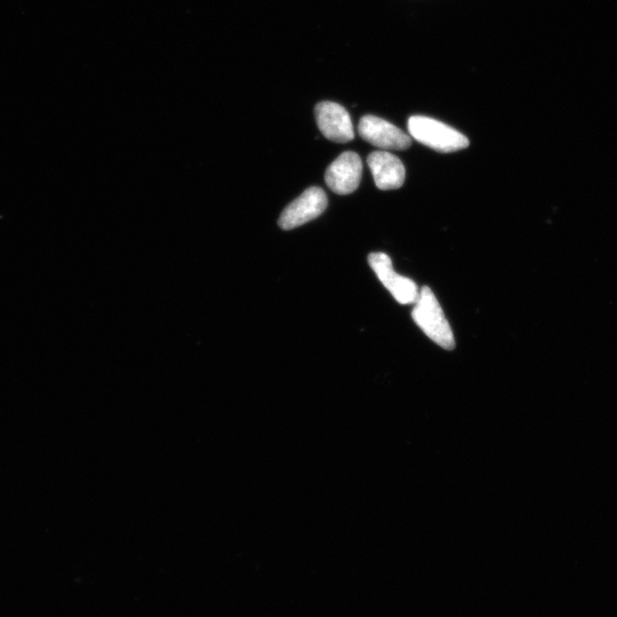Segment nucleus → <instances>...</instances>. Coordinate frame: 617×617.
<instances>
[{
	"label": "nucleus",
	"instance_id": "f257e3e1",
	"mask_svg": "<svg viewBox=\"0 0 617 617\" xmlns=\"http://www.w3.org/2000/svg\"><path fill=\"white\" fill-rule=\"evenodd\" d=\"M412 317L415 324L439 347L445 350L455 348L451 325L448 323L444 311L430 287L423 286L421 288L419 300L416 301L412 311Z\"/></svg>",
	"mask_w": 617,
	"mask_h": 617
},
{
	"label": "nucleus",
	"instance_id": "f03ea898",
	"mask_svg": "<svg viewBox=\"0 0 617 617\" xmlns=\"http://www.w3.org/2000/svg\"><path fill=\"white\" fill-rule=\"evenodd\" d=\"M408 132L413 139L442 154L460 151L469 147L466 135L454 130L439 120L424 116L408 119Z\"/></svg>",
	"mask_w": 617,
	"mask_h": 617
},
{
	"label": "nucleus",
	"instance_id": "7ed1b4c3",
	"mask_svg": "<svg viewBox=\"0 0 617 617\" xmlns=\"http://www.w3.org/2000/svg\"><path fill=\"white\" fill-rule=\"evenodd\" d=\"M368 263H370L380 282L398 303L415 304L419 300L420 290L418 285L412 279L398 275L387 254L371 253L368 255Z\"/></svg>",
	"mask_w": 617,
	"mask_h": 617
},
{
	"label": "nucleus",
	"instance_id": "20e7f679",
	"mask_svg": "<svg viewBox=\"0 0 617 617\" xmlns=\"http://www.w3.org/2000/svg\"><path fill=\"white\" fill-rule=\"evenodd\" d=\"M328 205V199L323 189L312 187L288 205L278 220L283 230H292L303 226L322 215Z\"/></svg>",
	"mask_w": 617,
	"mask_h": 617
},
{
	"label": "nucleus",
	"instance_id": "39448f33",
	"mask_svg": "<svg viewBox=\"0 0 617 617\" xmlns=\"http://www.w3.org/2000/svg\"><path fill=\"white\" fill-rule=\"evenodd\" d=\"M358 132L363 140L384 150H406L412 144L410 135L375 116L368 115L360 119Z\"/></svg>",
	"mask_w": 617,
	"mask_h": 617
},
{
	"label": "nucleus",
	"instance_id": "423d86ee",
	"mask_svg": "<svg viewBox=\"0 0 617 617\" xmlns=\"http://www.w3.org/2000/svg\"><path fill=\"white\" fill-rule=\"evenodd\" d=\"M363 175V162L355 152H344L328 166L325 181L335 194L349 195L359 187Z\"/></svg>",
	"mask_w": 617,
	"mask_h": 617
},
{
	"label": "nucleus",
	"instance_id": "0eeeda50",
	"mask_svg": "<svg viewBox=\"0 0 617 617\" xmlns=\"http://www.w3.org/2000/svg\"><path fill=\"white\" fill-rule=\"evenodd\" d=\"M315 115L320 132L326 139L338 143H347L355 138L348 111L334 102H320L315 109Z\"/></svg>",
	"mask_w": 617,
	"mask_h": 617
},
{
	"label": "nucleus",
	"instance_id": "6e6552de",
	"mask_svg": "<svg viewBox=\"0 0 617 617\" xmlns=\"http://www.w3.org/2000/svg\"><path fill=\"white\" fill-rule=\"evenodd\" d=\"M368 167L380 190H396L405 182V167L398 157L387 151L372 152L367 158Z\"/></svg>",
	"mask_w": 617,
	"mask_h": 617
}]
</instances>
